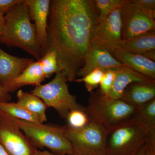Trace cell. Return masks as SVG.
<instances>
[{"mask_svg": "<svg viewBox=\"0 0 155 155\" xmlns=\"http://www.w3.org/2000/svg\"><path fill=\"white\" fill-rule=\"evenodd\" d=\"M0 110L16 119L33 123H42L37 116L17 103H0Z\"/></svg>", "mask_w": 155, "mask_h": 155, "instance_id": "cell-21", "label": "cell"}, {"mask_svg": "<svg viewBox=\"0 0 155 155\" xmlns=\"http://www.w3.org/2000/svg\"><path fill=\"white\" fill-rule=\"evenodd\" d=\"M24 2L28 7L31 19L34 22V25L42 56L48 48V20L51 1L24 0Z\"/></svg>", "mask_w": 155, "mask_h": 155, "instance_id": "cell-11", "label": "cell"}, {"mask_svg": "<svg viewBox=\"0 0 155 155\" xmlns=\"http://www.w3.org/2000/svg\"><path fill=\"white\" fill-rule=\"evenodd\" d=\"M39 61L45 78H49L60 71L57 54L54 50H48Z\"/></svg>", "mask_w": 155, "mask_h": 155, "instance_id": "cell-22", "label": "cell"}, {"mask_svg": "<svg viewBox=\"0 0 155 155\" xmlns=\"http://www.w3.org/2000/svg\"><path fill=\"white\" fill-rule=\"evenodd\" d=\"M105 71V70L103 69H95L84 77L76 79L75 81L77 82H84L87 90L89 92H91L99 86Z\"/></svg>", "mask_w": 155, "mask_h": 155, "instance_id": "cell-25", "label": "cell"}, {"mask_svg": "<svg viewBox=\"0 0 155 155\" xmlns=\"http://www.w3.org/2000/svg\"><path fill=\"white\" fill-rule=\"evenodd\" d=\"M5 14L2 13L0 12V38L2 36V34L3 33V30L4 28V16Z\"/></svg>", "mask_w": 155, "mask_h": 155, "instance_id": "cell-31", "label": "cell"}, {"mask_svg": "<svg viewBox=\"0 0 155 155\" xmlns=\"http://www.w3.org/2000/svg\"><path fill=\"white\" fill-rule=\"evenodd\" d=\"M17 104L37 116L41 123L46 122L48 107L41 99L31 93L19 90L17 93Z\"/></svg>", "mask_w": 155, "mask_h": 155, "instance_id": "cell-19", "label": "cell"}, {"mask_svg": "<svg viewBox=\"0 0 155 155\" xmlns=\"http://www.w3.org/2000/svg\"><path fill=\"white\" fill-rule=\"evenodd\" d=\"M0 143L9 155H32L36 150L17 126L14 118L1 110Z\"/></svg>", "mask_w": 155, "mask_h": 155, "instance_id": "cell-10", "label": "cell"}, {"mask_svg": "<svg viewBox=\"0 0 155 155\" xmlns=\"http://www.w3.org/2000/svg\"><path fill=\"white\" fill-rule=\"evenodd\" d=\"M32 155H60L55 154L51 152L46 150H36L34 152Z\"/></svg>", "mask_w": 155, "mask_h": 155, "instance_id": "cell-32", "label": "cell"}, {"mask_svg": "<svg viewBox=\"0 0 155 155\" xmlns=\"http://www.w3.org/2000/svg\"><path fill=\"white\" fill-rule=\"evenodd\" d=\"M123 65L108 51L90 46L84 58L83 66L78 72L77 76L83 77L96 69L106 70L119 68Z\"/></svg>", "mask_w": 155, "mask_h": 155, "instance_id": "cell-12", "label": "cell"}, {"mask_svg": "<svg viewBox=\"0 0 155 155\" xmlns=\"http://www.w3.org/2000/svg\"><path fill=\"white\" fill-rule=\"evenodd\" d=\"M23 0H0V12L5 14Z\"/></svg>", "mask_w": 155, "mask_h": 155, "instance_id": "cell-28", "label": "cell"}, {"mask_svg": "<svg viewBox=\"0 0 155 155\" xmlns=\"http://www.w3.org/2000/svg\"><path fill=\"white\" fill-rule=\"evenodd\" d=\"M113 56L124 66L142 75L155 80V63L139 54L121 49L116 51Z\"/></svg>", "mask_w": 155, "mask_h": 155, "instance_id": "cell-15", "label": "cell"}, {"mask_svg": "<svg viewBox=\"0 0 155 155\" xmlns=\"http://www.w3.org/2000/svg\"><path fill=\"white\" fill-rule=\"evenodd\" d=\"M144 145L143 146L141 147V148L137 152V153L135 155H143V148H144Z\"/></svg>", "mask_w": 155, "mask_h": 155, "instance_id": "cell-34", "label": "cell"}, {"mask_svg": "<svg viewBox=\"0 0 155 155\" xmlns=\"http://www.w3.org/2000/svg\"><path fill=\"white\" fill-rule=\"evenodd\" d=\"M143 55L155 50V29L126 40H122L120 48Z\"/></svg>", "mask_w": 155, "mask_h": 155, "instance_id": "cell-18", "label": "cell"}, {"mask_svg": "<svg viewBox=\"0 0 155 155\" xmlns=\"http://www.w3.org/2000/svg\"><path fill=\"white\" fill-rule=\"evenodd\" d=\"M13 118L35 146L47 148L55 154L73 155L72 145L65 134L64 126L44 125Z\"/></svg>", "mask_w": 155, "mask_h": 155, "instance_id": "cell-4", "label": "cell"}, {"mask_svg": "<svg viewBox=\"0 0 155 155\" xmlns=\"http://www.w3.org/2000/svg\"><path fill=\"white\" fill-rule=\"evenodd\" d=\"M123 0H95L94 5L98 21L106 18L114 10L121 8Z\"/></svg>", "mask_w": 155, "mask_h": 155, "instance_id": "cell-23", "label": "cell"}, {"mask_svg": "<svg viewBox=\"0 0 155 155\" xmlns=\"http://www.w3.org/2000/svg\"><path fill=\"white\" fill-rule=\"evenodd\" d=\"M132 1L142 8L155 14V0H132Z\"/></svg>", "mask_w": 155, "mask_h": 155, "instance_id": "cell-27", "label": "cell"}, {"mask_svg": "<svg viewBox=\"0 0 155 155\" xmlns=\"http://www.w3.org/2000/svg\"><path fill=\"white\" fill-rule=\"evenodd\" d=\"M67 126L75 129L82 128L89 122L88 116L84 110V107L82 109H75L70 111L67 118Z\"/></svg>", "mask_w": 155, "mask_h": 155, "instance_id": "cell-24", "label": "cell"}, {"mask_svg": "<svg viewBox=\"0 0 155 155\" xmlns=\"http://www.w3.org/2000/svg\"><path fill=\"white\" fill-rule=\"evenodd\" d=\"M64 127L65 134L72 145L73 155H108V130L102 125L90 120L86 126L79 129L67 125Z\"/></svg>", "mask_w": 155, "mask_h": 155, "instance_id": "cell-7", "label": "cell"}, {"mask_svg": "<svg viewBox=\"0 0 155 155\" xmlns=\"http://www.w3.org/2000/svg\"><path fill=\"white\" fill-rule=\"evenodd\" d=\"M65 73L59 71L50 82L35 87L31 93L41 99L48 108H54L61 117L66 119L70 111L84 107L70 93Z\"/></svg>", "mask_w": 155, "mask_h": 155, "instance_id": "cell-6", "label": "cell"}, {"mask_svg": "<svg viewBox=\"0 0 155 155\" xmlns=\"http://www.w3.org/2000/svg\"><path fill=\"white\" fill-rule=\"evenodd\" d=\"M116 79L110 93L107 96L110 98L120 99L125 90L132 84L155 81V80L145 76L124 65L116 68Z\"/></svg>", "mask_w": 155, "mask_h": 155, "instance_id": "cell-14", "label": "cell"}, {"mask_svg": "<svg viewBox=\"0 0 155 155\" xmlns=\"http://www.w3.org/2000/svg\"><path fill=\"white\" fill-rule=\"evenodd\" d=\"M107 141L108 155H135L148 143L149 134L136 118L108 130Z\"/></svg>", "mask_w": 155, "mask_h": 155, "instance_id": "cell-5", "label": "cell"}, {"mask_svg": "<svg viewBox=\"0 0 155 155\" xmlns=\"http://www.w3.org/2000/svg\"><path fill=\"white\" fill-rule=\"evenodd\" d=\"M122 40H126L155 29V14L136 5L132 0H123L121 8Z\"/></svg>", "mask_w": 155, "mask_h": 155, "instance_id": "cell-9", "label": "cell"}, {"mask_svg": "<svg viewBox=\"0 0 155 155\" xmlns=\"http://www.w3.org/2000/svg\"><path fill=\"white\" fill-rule=\"evenodd\" d=\"M116 75V68L108 69L105 71L99 85V92L101 94L107 96L114 85Z\"/></svg>", "mask_w": 155, "mask_h": 155, "instance_id": "cell-26", "label": "cell"}, {"mask_svg": "<svg viewBox=\"0 0 155 155\" xmlns=\"http://www.w3.org/2000/svg\"><path fill=\"white\" fill-rule=\"evenodd\" d=\"M155 99V81L137 82L125 90L120 99L137 108Z\"/></svg>", "mask_w": 155, "mask_h": 155, "instance_id": "cell-16", "label": "cell"}, {"mask_svg": "<svg viewBox=\"0 0 155 155\" xmlns=\"http://www.w3.org/2000/svg\"><path fill=\"white\" fill-rule=\"evenodd\" d=\"M24 2L17 4L5 14L0 42L9 47L20 48L39 61L42 57L41 49L28 7Z\"/></svg>", "mask_w": 155, "mask_h": 155, "instance_id": "cell-2", "label": "cell"}, {"mask_svg": "<svg viewBox=\"0 0 155 155\" xmlns=\"http://www.w3.org/2000/svg\"><path fill=\"white\" fill-rule=\"evenodd\" d=\"M98 21L94 0L51 1L46 51H55L60 71L68 81L76 80L83 66Z\"/></svg>", "mask_w": 155, "mask_h": 155, "instance_id": "cell-1", "label": "cell"}, {"mask_svg": "<svg viewBox=\"0 0 155 155\" xmlns=\"http://www.w3.org/2000/svg\"><path fill=\"white\" fill-rule=\"evenodd\" d=\"M0 155H9L1 143H0Z\"/></svg>", "mask_w": 155, "mask_h": 155, "instance_id": "cell-33", "label": "cell"}, {"mask_svg": "<svg viewBox=\"0 0 155 155\" xmlns=\"http://www.w3.org/2000/svg\"><path fill=\"white\" fill-rule=\"evenodd\" d=\"M45 78L39 61H34L16 79L6 86L5 89L10 93L25 85L39 86Z\"/></svg>", "mask_w": 155, "mask_h": 155, "instance_id": "cell-17", "label": "cell"}, {"mask_svg": "<svg viewBox=\"0 0 155 155\" xmlns=\"http://www.w3.org/2000/svg\"><path fill=\"white\" fill-rule=\"evenodd\" d=\"M137 108L121 99H114L92 91L84 110L90 120L108 130L136 118Z\"/></svg>", "mask_w": 155, "mask_h": 155, "instance_id": "cell-3", "label": "cell"}, {"mask_svg": "<svg viewBox=\"0 0 155 155\" xmlns=\"http://www.w3.org/2000/svg\"><path fill=\"white\" fill-rule=\"evenodd\" d=\"M121 8L114 10L102 20L98 21L93 29L90 46L106 50L112 55L120 48L122 41Z\"/></svg>", "mask_w": 155, "mask_h": 155, "instance_id": "cell-8", "label": "cell"}, {"mask_svg": "<svg viewBox=\"0 0 155 155\" xmlns=\"http://www.w3.org/2000/svg\"><path fill=\"white\" fill-rule=\"evenodd\" d=\"M11 96L2 86L0 85V103L9 102Z\"/></svg>", "mask_w": 155, "mask_h": 155, "instance_id": "cell-29", "label": "cell"}, {"mask_svg": "<svg viewBox=\"0 0 155 155\" xmlns=\"http://www.w3.org/2000/svg\"><path fill=\"white\" fill-rule=\"evenodd\" d=\"M143 155H155V148L147 143L144 146Z\"/></svg>", "mask_w": 155, "mask_h": 155, "instance_id": "cell-30", "label": "cell"}, {"mask_svg": "<svg viewBox=\"0 0 155 155\" xmlns=\"http://www.w3.org/2000/svg\"><path fill=\"white\" fill-rule=\"evenodd\" d=\"M33 62L31 58L9 54L0 48V85L5 88Z\"/></svg>", "mask_w": 155, "mask_h": 155, "instance_id": "cell-13", "label": "cell"}, {"mask_svg": "<svg viewBox=\"0 0 155 155\" xmlns=\"http://www.w3.org/2000/svg\"><path fill=\"white\" fill-rule=\"evenodd\" d=\"M137 109L136 118L148 133V143L155 148V99Z\"/></svg>", "mask_w": 155, "mask_h": 155, "instance_id": "cell-20", "label": "cell"}]
</instances>
